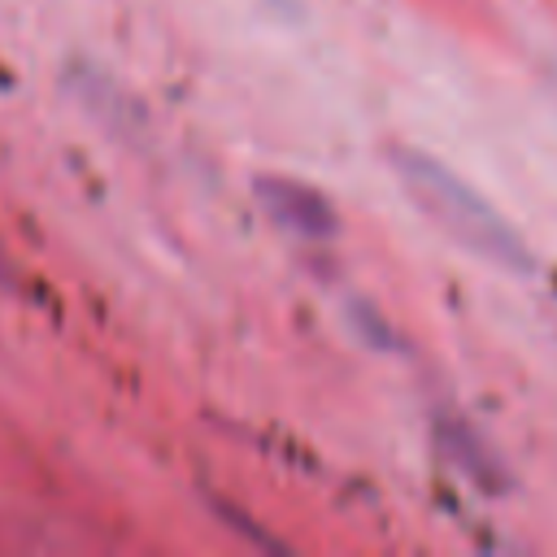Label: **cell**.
<instances>
[{"label":"cell","mask_w":557,"mask_h":557,"mask_svg":"<svg viewBox=\"0 0 557 557\" xmlns=\"http://www.w3.org/2000/svg\"><path fill=\"white\" fill-rule=\"evenodd\" d=\"M392 174L400 183V191L418 205V213L426 222H435L457 248H466L470 257L505 270V274H531L535 257L531 244L522 239V231L479 191L470 187L453 165H444L440 157L422 152V148H392Z\"/></svg>","instance_id":"6da1fadb"},{"label":"cell","mask_w":557,"mask_h":557,"mask_svg":"<svg viewBox=\"0 0 557 557\" xmlns=\"http://www.w3.org/2000/svg\"><path fill=\"white\" fill-rule=\"evenodd\" d=\"M252 191H257V205H261V213L278 226V231H287V235H296V239H331L335 231H339V218H335V205L313 187V183H300V178H292V174H261L257 183H252Z\"/></svg>","instance_id":"7a4b0ae2"},{"label":"cell","mask_w":557,"mask_h":557,"mask_svg":"<svg viewBox=\"0 0 557 557\" xmlns=\"http://www.w3.org/2000/svg\"><path fill=\"white\" fill-rule=\"evenodd\" d=\"M213 509H218V518L231 527V531H239V535H248V544H257V548H274V553H283V540H274L270 531H261L248 513H239L235 505H226V500H218L213 496Z\"/></svg>","instance_id":"3957f363"},{"label":"cell","mask_w":557,"mask_h":557,"mask_svg":"<svg viewBox=\"0 0 557 557\" xmlns=\"http://www.w3.org/2000/svg\"><path fill=\"white\" fill-rule=\"evenodd\" d=\"M13 278H17V270H13V261H9L4 248H0V287H13Z\"/></svg>","instance_id":"277c9868"}]
</instances>
